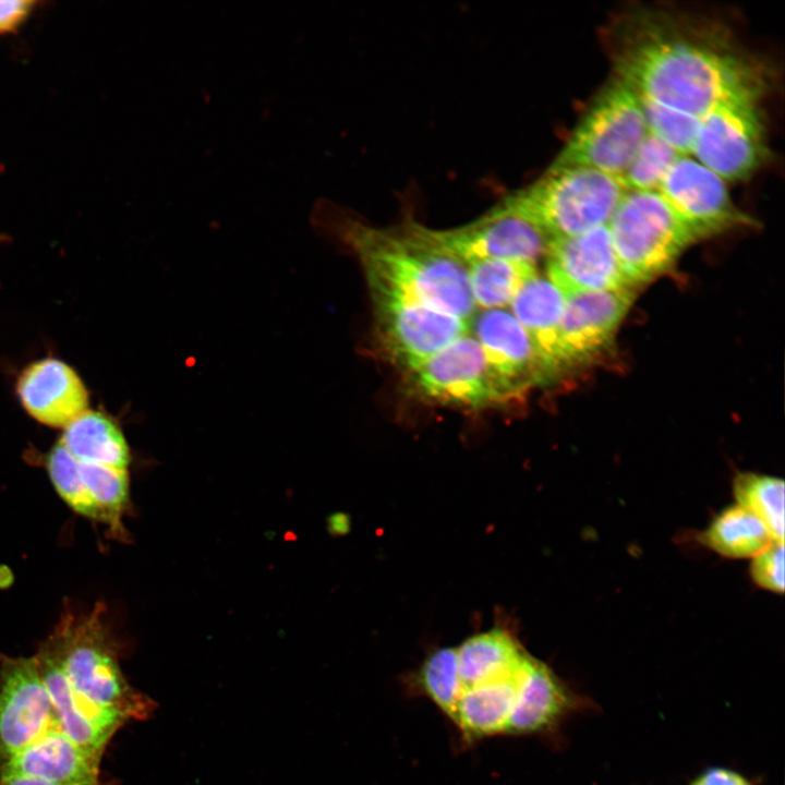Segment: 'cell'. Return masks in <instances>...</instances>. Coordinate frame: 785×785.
<instances>
[{
	"instance_id": "cell-20",
	"label": "cell",
	"mask_w": 785,
	"mask_h": 785,
	"mask_svg": "<svg viewBox=\"0 0 785 785\" xmlns=\"http://www.w3.org/2000/svg\"><path fill=\"white\" fill-rule=\"evenodd\" d=\"M576 705V697L558 677L545 664L529 655L506 733H540L556 724Z\"/></svg>"
},
{
	"instance_id": "cell-7",
	"label": "cell",
	"mask_w": 785,
	"mask_h": 785,
	"mask_svg": "<svg viewBox=\"0 0 785 785\" xmlns=\"http://www.w3.org/2000/svg\"><path fill=\"white\" fill-rule=\"evenodd\" d=\"M413 391L427 402L480 410L519 399L490 366L479 341L466 334L407 371Z\"/></svg>"
},
{
	"instance_id": "cell-12",
	"label": "cell",
	"mask_w": 785,
	"mask_h": 785,
	"mask_svg": "<svg viewBox=\"0 0 785 785\" xmlns=\"http://www.w3.org/2000/svg\"><path fill=\"white\" fill-rule=\"evenodd\" d=\"M57 725L34 656L0 662V768Z\"/></svg>"
},
{
	"instance_id": "cell-14",
	"label": "cell",
	"mask_w": 785,
	"mask_h": 785,
	"mask_svg": "<svg viewBox=\"0 0 785 785\" xmlns=\"http://www.w3.org/2000/svg\"><path fill=\"white\" fill-rule=\"evenodd\" d=\"M544 257L546 277L565 298L631 286L617 259L607 225L551 239Z\"/></svg>"
},
{
	"instance_id": "cell-30",
	"label": "cell",
	"mask_w": 785,
	"mask_h": 785,
	"mask_svg": "<svg viewBox=\"0 0 785 785\" xmlns=\"http://www.w3.org/2000/svg\"><path fill=\"white\" fill-rule=\"evenodd\" d=\"M638 97L648 131L681 155H691L700 119Z\"/></svg>"
},
{
	"instance_id": "cell-9",
	"label": "cell",
	"mask_w": 785,
	"mask_h": 785,
	"mask_svg": "<svg viewBox=\"0 0 785 785\" xmlns=\"http://www.w3.org/2000/svg\"><path fill=\"white\" fill-rule=\"evenodd\" d=\"M426 233L466 265L482 259H511L536 265L550 238L503 200L481 217L450 229L425 227Z\"/></svg>"
},
{
	"instance_id": "cell-13",
	"label": "cell",
	"mask_w": 785,
	"mask_h": 785,
	"mask_svg": "<svg viewBox=\"0 0 785 785\" xmlns=\"http://www.w3.org/2000/svg\"><path fill=\"white\" fill-rule=\"evenodd\" d=\"M656 192L698 240L749 221L725 181L690 155L678 157Z\"/></svg>"
},
{
	"instance_id": "cell-33",
	"label": "cell",
	"mask_w": 785,
	"mask_h": 785,
	"mask_svg": "<svg viewBox=\"0 0 785 785\" xmlns=\"http://www.w3.org/2000/svg\"><path fill=\"white\" fill-rule=\"evenodd\" d=\"M692 785H750L739 774L726 769H711L698 777Z\"/></svg>"
},
{
	"instance_id": "cell-22",
	"label": "cell",
	"mask_w": 785,
	"mask_h": 785,
	"mask_svg": "<svg viewBox=\"0 0 785 785\" xmlns=\"http://www.w3.org/2000/svg\"><path fill=\"white\" fill-rule=\"evenodd\" d=\"M526 661L510 675L462 689L451 721L467 738L506 733Z\"/></svg>"
},
{
	"instance_id": "cell-25",
	"label": "cell",
	"mask_w": 785,
	"mask_h": 785,
	"mask_svg": "<svg viewBox=\"0 0 785 785\" xmlns=\"http://www.w3.org/2000/svg\"><path fill=\"white\" fill-rule=\"evenodd\" d=\"M701 542L725 557L747 558L774 541L763 523L737 504L715 517L702 533Z\"/></svg>"
},
{
	"instance_id": "cell-6",
	"label": "cell",
	"mask_w": 785,
	"mask_h": 785,
	"mask_svg": "<svg viewBox=\"0 0 785 785\" xmlns=\"http://www.w3.org/2000/svg\"><path fill=\"white\" fill-rule=\"evenodd\" d=\"M607 229L630 285L661 275L698 240L656 191L625 192Z\"/></svg>"
},
{
	"instance_id": "cell-8",
	"label": "cell",
	"mask_w": 785,
	"mask_h": 785,
	"mask_svg": "<svg viewBox=\"0 0 785 785\" xmlns=\"http://www.w3.org/2000/svg\"><path fill=\"white\" fill-rule=\"evenodd\" d=\"M379 341L406 372L468 334L470 322L418 302L372 294Z\"/></svg>"
},
{
	"instance_id": "cell-5",
	"label": "cell",
	"mask_w": 785,
	"mask_h": 785,
	"mask_svg": "<svg viewBox=\"0 0 785 785\" xmlns=\"http://www.w3.org/2000/svg\"><path fill=\"white\" fill-rule=\"evenodd\" d=\"M636 92L617 76L595 97L550 165L619 177L648 134Z\"/></svg>"
},
{
	"instance_id": "cell-2",
	"label": "cell",
	"mask_w": 785,
	"mask_h": 785,
	"mask_svg": "<svg viewBox=\"0 0 785 785\" xmlns=\"http://www.w3.org/2000/svg\"><path fill=\"white\" fill-rule=\"evenodd\" d=\"M618 77L638 96L702 118L730 102H758L762 81L740 57L684 38H651L628 49Z\"/></svg>"
},
{
	"instance_id": "cell-29",
	"label": "cell",
	"mask_w": 785,
	"mask_h": 785,
	"mask_svg": "<svg viewBox=\"0 0 785 785\" xmlns=\"http://www.w3.org/2000/svg\"><path fill=\"white\" fill-rule=\"evenodd\" d=\"M679 156L674 147L648 132L618 179L626 192L656 191Z\"/></svg>"
},
{
	"instance_id": "cell-27",
	"label": "cell",
	"mask_w": 785,
	"mask_h": 785,
	"mask_svg": "<svg viewBox=\"0 0 785 785\" xmlns=\"http://www.w3.org/2000/svg\"><path fill=\"white\" fill-rule=\"evenodd\" d=\"M737 504L754 515L773 541H784V482L757 473H741L734 480Z\"/></svg>"
},
{
	"instance_id": "cell-19",
	"label": "cell",
	"mask_w": 785,
	"mask_h": 785,
	"mask_svg": "<svg viewBox=\"0 0 785 785\" xmlns=\"http://www.w3.org/2000/svg\"><path fill=\"white\" fill-rule=\"evenodd\" d=\"M98 759L55 725L5 762L0 768V777L28 776L65 785H98Z\"/></svg>"
},
{
	"instance_id": "cell-11",
	"label": "cell",
	"mask_w": 785,
	"mask_h": 785,
	"mask_svg": "<svg viewBox=\"0 0 785 785\" xmlns=\"http://www.w3.org/2000/svg\"><path fill=\"white\" fill-rule=\"evenodd\" d=\"M46 468L58 494L76 514L122 532L130 503L128 471L77 460L59 442L48 452Z\"/></svg>"
},
{
	"instance_id": "cell-21",
	"label": "cell",
	"mask_w": 785,
	"mask_h": 785,
	"mask_svg": "<svg viewBox=\"0 0 785 785\" xmlns=\"http://www.w3.org/2000/svg\"><path fill=\"white\" fill-rule=\"evenodd\" d=\"M566 298L545 276L535 274L509 303L510 313L531 337L551 377L560 372L557 360V329Z\"/></svg>"
},
{
	"instance_id": "cell-24",
	"label": "cell",
	"mask_w": 785,
	"mask_h": 785,
	"mask_svg": "<svg viewBox=\"0 0 785 785\" xmlns=\"http://www.w3.org/2000/svg\"><path fill=\"white\" fill-rule=\"evenodd\" d=\"M456 654L462 689L510 675L528 657L516 639L498 628L470 637Z\"/></svg>"
},
{
	"instance_id": "cell-34",
	"label": "cell",
	"mask_w": 785,
	"mask_h": 785,
	"mask_svg": "<svg viewBox=\"0 0 785 785\" xmlns=\"http://www.w3.org/2000/svg\"><path fill=\"white\" fill-rule=\"evenodd\" d=\"M0 785H65L28 776L0 777Z\"/></svg>"
},
{
	"instance_id": "cell-17",
	"label": "cell",
	"mask_w": 785,
	"mask_h": 785,
	"mask_svg": "<svg viewBox=\"0 0 785 785\" xmlns=\"http://www.w3.org/2000/svg\"><path fill=\"white\" fill-rule=\"evenodd\" d=\"M34 657L50 697L57 725L86 753L100 760L107 742L124 721L84 702L72 689L46 642Z\"/></svg>"
},
{
	"instance_id": "cell-31",
	"label": "cell",
	"mask_w": 785,
	"mask_h": 785,
	"mask_svg": "<svg viewBox=\"0 0 785 785\" xmlns=\"http://www.w3.org/2000/svg\"><path fill=\"white\" fill-rule=\"evenodd\" d=\"M750 573L754 582L772 592L784 590V545L772 542L753 556Z\"/></svg>"
},
{
	"instance_id": "cell-23",
	"label": "cell",
	"mask_w": 785,
	"mask_h": 785,
	"mask_svg": "<svg viewBox=\"0 0 785 785\" xmlns=\"http://www.w3.org/2000/svg\"><path fill=\"white\" fill-rule=\"evenodd\" d=\"M58 442L77 460L129 471L131 451L124 434L100 411L86 410L63 428Z\"/></svg>"
},
{
	"instance_id": "cell-32",
	"label": "cell",
	"mask_w": 785,
	"mask_h": 785,
	"mask_svg": "<svg viewBox=\"0 0 785 785\" xmlns=\"http://www.w3.org/2000/svg\"><path fill=\"white\" fill-rule=\"evenodd\" d=\"M36 4L33 0H0V34L16 32Z\"/></svg>"
},
{
	"instance_id": "cell-18",
	"label": "cell",
	"mask_w": 785,
	"mask_h": 785,
	"mask_svg": "<svg viewBox=\"0 0 785 785\" xmlns=\"http://www.w3.org/2000/svg\"><path fill=\"white\" fill-rule=\"evenodd\" d=\"M17 396L32 418L50 427L63 430L88 410V391L81 377L55 358L38 360L22 372Z\"/></svg>"
},
{
	"instance_id": "cell-3",
	"label": "cell",
	"mask_w": 785,
	"mask_h": 785,
	"mask_svg": "<svg viewBox=\"0 0 785 785\" xmlns=\"http://www.w3.org/2000/svg\"><path fill=\"white\" fill-rule=\"evenodd\" d=\"M69 684L88 705L122 721L146 717L154 705L133 689L119 666L98 609L61 619L45 641Z\"/></svg>"
},
{
	"instance_id": "cell-10",
	"label": "cell",
	"mask_w": 785,
	"mask_h": 785,
	"mask_svg": "<svg viewBox=\"0 0 785 785\" xmlns=\"http://www.w3.org/2000/svg\"><path fill=\"white\" fill-rule=\"evenodd\" d=\"M765 150L757 104L730 102L700 118L690 156L724 181H737L757 170Z\"/></svg>"
},
{
	"instance_id": "cell-1",
	"label": "cell",
	"mask_w": 785,
	"mask_h": 785,
	"mask_svg": "<svg viewBox=\"0 0 785 785\" xmlns=\"http://www.w3.org/2000/svg\"><path fill=\"white\" fill-rule=\"evenodd\" d=\"M313 218L357 256L372 294L418 302L469 322L475 314L467 265L436 243L425 226L375 227L325 202Z\"/></svg>"
},
{
	"instance_id": "cell-16",
	"label": "cell",
	"mask_w": 785,
	"mask_h": 785,
	"mask_svg": "<svg viewBox=\"0 0 785 785\" xmlns=\"http://www.w3.org/2000/svg\"><path fill=\"white\" fill-rule=\"evenodd\" d=\"M470 326L490 366L518 398L550 379L531 337L509 311L475 312Z\"/></svg>"
},
{
	"instance_id": "cell-26",
	"label": "cell",
	"mask_w": 785,
	"mask_h": 785,
	"mask_svg": "<svg viewBox=\"0 0 785 785\" xmlns=\"http://www.w3.org/2000/svg\"><path fill=\"white\" fill-rule=\"evenodd\" d=\"M476 309H504L521 286L538 274L536 265L511 259H482L467 264Z\"/></svg>"
},
{
	"instance_id": "cell-28",
	"label": "cell",
	"mask_w": 785,
	"mask_h": 785,
	"mask_svg": "<svg viewBox=\"0 0 785 785\" xmlns=\"http://www.w3.org/2000/svg\"><path fill=\"white\" fill-rule=\"evenodd\" d=\"M415 689L452 718L462 691L454 648H440L426 656L414 677Z\"/></svg>"
},
{
	"instance_id": "cell-4",
	"label": "cell",
	"mask_w": 785,
	"mask_h": 785,
	"mask_svg": "<svg viewBox=\"0 0 785 785\" xmlns=\"http://www.w3.org/2000/svg\"><path fill=\"white\" fill-rule=\"evenodd\" d=\"M617 177L588 168H552L503 201L548 238L607 225L625 194Z\"/></svg>"
},
{
	"instance_id": "cell-15",
	"label": "cell",
	"mask_w": 785,
	"mask_h": 785,
	"mask_svg": "<svg viewBox=\"0 0 785 785\" xmlns=\"http://www.w3.org/2000/svg\"><path fill=\"white\" fill-rule=\"evenodd\" d=\"M632 300L630 288L566 298L557 329L559 370L600 354L609 345Z\"/></svg>"
}]
</instances>
